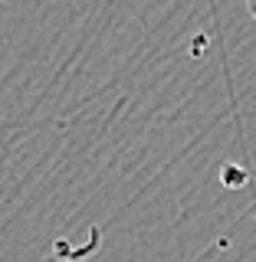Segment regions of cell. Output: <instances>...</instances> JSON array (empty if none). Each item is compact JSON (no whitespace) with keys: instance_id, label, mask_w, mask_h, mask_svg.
I'll return each instance as SVG.
<instances>
[{"instance_id":"1","label":"cell","mask_w":256,"mask_h":262,"mask_svg":"<svg viewBox=\"0 0 256 262\" xmlns=\"http://www.w3.org/2000/svg\"><path fill=\"white\" fill-rule=\"evenodd\" d=\"M246 10H250V16L256 20V0H246Z\"/></svg>"}]
</instances>
